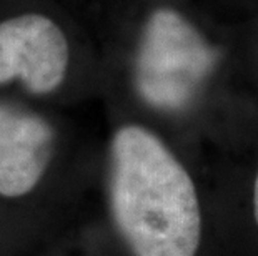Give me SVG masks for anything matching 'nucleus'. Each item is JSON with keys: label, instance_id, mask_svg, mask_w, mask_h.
<instances>
[{"label": "nucleus", "instance_id": "f257e3e1", "mask_svg": "<svg viewBox=\"0 0 258 256\" xmlns=\"http://www.w3.org/2000/svg\"><path fill=\"white\" fill-rule=\"evenodd\" d=\"M115 225L134 256H195L202 208L190 173L162 138L125 125L110 146Z\"/></svg>", "mask_w": 258, "mask_h": 256}, {"label": "nucleus", "instance_id": "f03ea898", "mask_svg": "<svg viewBox=\"0 0 258 256\" xmlns=\"http://www.w3.org/2000/svg\"><path fill=\"white\" fill-rule=\"evenodd\" d=\"M217 60V50L182 14L157 9L147 19L137 50V92L153 108L178 112L197 97Z\"/></svg>", "mask_w": 258, "mask_h": 256}, {"label": "nucleus", "instance_id": "7ed1b4c3", "mask_svg": "<svg viewBox=\"0 0 258 256\" xmlns=\"http://www.w3.org/2000/svg\"><path fill=\"white\" fill-rule=\"evenodd\" d=\"M69 62V40L50 17L29 12L0 22V85L19 80L35 95L52 94Z\"/></svg>", "mask_w": 258, "mask_h": 256}, {"label": "nucleus", "instance_id": "20e7f679", "mask_svg": "<svg viewBox=\"0 0 258 256\" xmlns=\"http://www.w3.org/2000/svg\"><path fill=\"white\" fill-rule=\"evenodd\" d=\"M55 133L47 120L0 103V195L22 197L35 188L53 155Z\"/></svg>", "mask_w": 258, "mask_h": 256}, {"label": "nucleus", "instance_id": "39448f33", "mask_svg": "<svg viewBox=\"0 0 258 256\" xmlns=\"http://www.w3.org/2000/svg\"><path fill=\"white\" fill-rule=\"evenodd\" d=\"M253 216L258 226V172L255 175V182H253Z\"/></svg>", "mask_w": 258, "mask_h": 256}]
</instances>
